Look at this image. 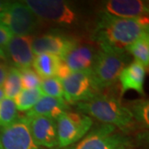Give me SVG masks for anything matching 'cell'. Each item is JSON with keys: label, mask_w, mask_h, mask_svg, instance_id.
I'll return each instance as SVG.
<instances>
[{"label": "cell", "mask_w": 149, "mask_h": 149, "mask_svg": "<svg viewBox=\"0 0 149 149\" xmlns=\"http://www.w3.org/2000/svg\"><path fill=\"white\" fill-rule=\"evenodd\" d=\"M148 17L122 18L103 13L93 34V41L100 48L126 52L138 39L148 32Z\"/></svg>", "instance_id": "obj_1"}, {"label": "cell", "mask_w": 149, "mask_h": 149, "mask_svg": "<svg viewBox=\"0 0 149 149\" xmlns=\"http://www.w3.org/2000/svg\"><path fill=\"white\" fill-rule=\"evenodd\" d=\"M77 109L96 119L126 131L134 123L129 108L124 106L117 97L99 93L90 100L77 104Z\"/></svg>", "instance_id": "obj_2"}, {"label": "cell", "mask_w": 149, "mask_h": 149, "mask_svg": "<svg viewBox=\"0 0 149 149\" xmlns=\"http://www.w3.org/2000/svg\"><path fill=\"white\" fill-rule=\"evenodd\" d=\"M127 62L126 52L100 48L92 68L94 80L100 91L111 86L118 80L120 73L127 66Z\"/></svg>", "instance_id": "obj_3"}, {"label": "cell", "mask_w": 149, "mask_h": 149, "mask_svg": "<svg viewBox=\"0 0 149 149\" xmlns=\"http://www.w3.org/2000/svg\"><path fill=\"white\" fill-rule=\"evenodd\" d=\"M58 145L67 147L82 139L91 129L92 118L85 114L65 111L56 120Z\"/></svg>", "instance_id": "obj_4"}, {"label": "cell", "mask_w": 149, "mask_h": 149, "mask_svg": "<svg viewBox=\"0 0 149 149\" xmlns=\"http://www.w3.org/2000/svg\"><path fill=\"white\" fill-rule=\"evenodd\" d=\"M61 83L65 100L69 104L90 100L100 91L94 80L92 70L71 72Z\"/></svg>", "instance_id": "obj_5"}, {"label": "cell", "mask_w": 149, "mask_h": 149, "mask_svg": "<svg viewBox=\"0 0 149 149\" xmlns=\"http://www.w3.org/2000/svg\"><path fill=\"white\" fill-rule=\"evenodd\" d=\"M35 14L42 20L61 25H72L76 21L73 8L60 0H26L23 2Z\"/></svg>", "instance_id": "obj_6"}, {"label": "cell", "mask_w": 149, "mask_h": 149, "mask_svg": "<svg viewBox=\"0 0 149 149\" xmlns=\"http://www.w3.org/2000/svg\"><path fill=\"white\" fill-rule=\"evenodd\" d=\"M37 17L22 2L10 3L0 13V23L16 36L31 35L37 26Z\"/></svg>", "instance_id": "obj_7"}, {"label": "cell", "mask_w": 149, "mask_h": 149, "mask_svg": "<svg viewBox=\"0 0 149 149\" xmlns=\"http://www.w3.org/2000/svg\"><path fill=\"white\" fill-rule=\"evenodd\" d=\"M116 127L104 124L81 140L74 149H126L129 142L116 132Z\"/></svg>", "instance_id": "obj_8"}, {"label": "cell", "mask_w": 149, "mask_h": 149, "mask_svg": "<svg viewBox=\"0 0 149 149\" xmlns=\"http://www.w3.org/2000/svg\"><path fill=\"white\" fill-rule=\"evenodd\" d=\"M99 51L100 47L94 41H74L71 47L61 59L71 72L92 70Z\"/></svg>", "instance_id": "obj_9"}, {"label": "cell", "mask_w": 149, "mask_h": 149, "mask_svg": "<svg viewBox=\"0 0 149 149\" xmlns=\"http://www.w3.org/2000/svg\"><path fill=\"white\" fill-rule=\"evenodd\" d=\"M2 149H38L32 139L26 118H17L0 132Z\"/></svg>", "instance_id": "obj_10"}, {"label": "cell", "mask_w": 149, "mask_h": 149, "mask_svg": "<svg viewBox=\"0 0 149 149\" xmlns=\"http://www.w3.org/2000/svg\"><path fill=\"white\" fill-rule=\"evenodd\" d=\"M32 139L37 147L53 148L58 145L56 120L45 116H25Z\"/></svg>", "instance_id": "obj_11"}, {"label": "cell", "mask_w": 149, "mask_h": 149, "mask_svg": "<svg viewBox=\"0 0 149 149\" xmlns=\"http://www.w3.org/2000/svg\"><path fill=\"white\" fill-rule=\"evenodd\" d=\"M32 35L15 36L12 37L6 47L7 55L11 59L14 67L17 69L28 68L32 65L34 53L32 51Z\"/></svg>", "instance_id": "obj_12"}, {"label": "cell", "mask_w": 149, "mask_h": 149, "mask_svg": "<svg viewBox=\"0 0 149 149\" xmlns=\"http://www.w3.org/2000/svg\"><path fill=\"white\" fill-rule=\"evenodd\" d=\"M148 2L142 0H109L103 4V13L122 18L148 16Z\"/></svg>", "instance_id": "obj_13"}, {"label": "cell", "mask_w": 149, "mask_h": 149, "mask_svg": "<svg viewBox=\"0 0 149 149\" xmlns=\"http://www.w3.org/2000/svg\"><path fill=\"white\" fill-rule=\"evenodd\" d=\"M74 40L60 34L47 33L33 38L32 51L34 55L52 54L62 58L73 45Z\"/></svg>", "instance_id": "obj_14"}, {"label": "cell", "mask_w": 149, "mask_h": 149, "mask_svg": "<svg viewBox=\"0 0 149 149\" xmlns=\"http://www.w3.org/2000/svg\"><path fill=\"white\" fill-rule=\"evenodd\" d=\"M145 75L146 68L136 61L125 66L118 77L122 94L128 91H134L139 94H143Z\"/></svg>", "instance_id": "obj_15"}, {"label": "cell", "mask_w": 149, "mask_h": 149, "mask_svg": "<svg viewBox=\"0 0 149 149\" xmlns=\"http://www.w3.org/2000/svg\"><path fill=\"white\" fill-rule=\"evenodd\" d=\"M68 103L63 98L42 95L36 104L26 113V116H45L55 120L68 109Z\"/></svg>", "instance_id": "obj_16"}, {"label": "cell", "mask_w": 149, "mask_h": 149, "mask_svg": "<svg viewBox=\"0 0 149 149\" xmlns=\"http://www.w3.org/2000/svg\"><path fill=\"white\" fill-rule=\"evenodd\" d=\"M61 58L52 54H40L34 57L32 66L42 78L56 77Z\"/></svg>", "instance_id": "obj_17"}, {"label": "cell", "mask_w": 149, "mask_h": 149, "mask_svg": "<svg viewBox=\"0 0 149 149\" xmlns=\"http://www.w3.org/2000/svg\"><path fill=\"white\" fill-rule=\"evenodd\" d=\"M127 52L134 56V61L143 65L145 68H148L149 65L148 32L145 33L130 47H128Z\"/></svg>", "instance_id": "obj_18"}, {"label": "cell", "mask_w": 149, "mask_h": 149, "mask_svg": "<svg viewBox=\"0 0 149 149\" xmlns=\"http://www.w3.org/2000/svg\"><path fill=\"white\" fill-rule=\"evenodd\" d=\"M40 88H35L31 90L22 89L20 93L14 98V103L17 110L28 111L36 104L39 99L42 96Z\"/></svg>", "instance_id": "obj_19"}, {"label": "cell", "mask_w": 149, "mask_h": 149, "mask_svg": "<svg viewBox=\"0 0 149 149\" xmlns=\"http://www.w3.org/2000/svg\"><path fill=\"white\" fill-rule=\"evenodd\" d=\"M3 89L4 91V95L8 99H14L22 91L21 74L19 69L16 67L8 68V71L3 85Z\"/></svg>", "instance_id": "obj_20"}, {"label": "cell", "mask_w": 149, "mask_h": 149, "mask_svg": "<svg viewBox=\"0 0 149 149\" xmlns=\"http://www.w3.org/2000/svg\"><path fill=\"white\" fill-rule=\"evenodd\" d=\"M17 110L13 100L4 98L0 101V126L4 128L16 121Z\"/></svg>", "instance_id": "obj_21"}, {"label": "cell", "mask_w": 149, "mask_h": 149, "mask_svg": "<svg viewBox=\"0 0 149 149\" xmlns=\"http://www.w3.org/2000/svg\"><path fill=\"white\" fill-rule=\"evenodd\" d=\"M39 88L43 95L54 97V98L64 97V90H63L61 80L56 77L42 79Z\"/></svg>", "instance_id": "obj_22"}, {"label": "cell", "mask_w": 149, "mask_h": 149, "mask_svg": "<svg viewBox=\"0 0 149 149\" xmlns=\"http://www.w3.org/2000/svg\"><path fill=\"white\" fill-rule=\"evenodd\" d=\"M133 113V118L139 123H143L145 127L149 124V104L148 100H136L133 102L132 108L129 109Z\"/></svg>", "instance_id": "obj_23"}, {"label": "cell", "mask_w": 149, "mask_h": 149, "mask_svg": "<svg viewBox=\"0 0 149 149\" xmlns=\"http://www.w3.org/2000/svg\"><path fill=\"white\" fill-rule=\"evenodd\" d=\"M21 74L22 85L23 89L31 90L39 88L42 83V78L38 75L37 72L31 67L19 69Z\"/></svg>", "instance_id": "obj_24"}, {"label": "cell", "mask_w": 149, "mask_h": 149, "mask_svg": "<svg viewBox=\"0 0 149 149\" xmlns=\"http://www.w3.org/2000/svg\"><path fill=\"white\" fill-rule=\"evenodd\" d=\"M13 37V33L8 27L0 23V48L3 50Z\"/></svg>", "instance_id": "obj_25"}, {"label": "cell", "mask_w": 149, "mask_h": 149, "mask_svg": "<svg viewBox=\"0 0 149 149\" xmlns=\"http://www.w3.org/2000/svg\"><path fill=\"white\" fill-rule=\"evenodd\" d=\"M70 73H71V71L69 69V67L67 66V65L65 64L64 61L61 59V61L60 65H59V68L57 70V73H56V77L60 79L61 80H62L65 77H67Z\"/></svg>", "instance_id": "obj_26"}, {"label": "cell", "mask_w": 149, "mask_h": 149, "mask_svg": "<svg viewBox=\"0 0 149 149\" xmlns=\"http://www.w3.org/2000/svg\"><path fill=\"white\" fill-rule=\"evenodd\" d=\"M8 71V65L3 61H2V60H0V87H3V85Z\"/></svg>", "instance_id": "obj_27"}, {"label": "cell", "mask_w": 149, "mask_h": 149, "mask_svg": "<svg viewBox=\"0 0 149 149\" xmlns=\"http://www.w3.org/2000/svg\"><path fill=\"white\" fill-rule=\"evenodd\" d=\"M10 3V2H5V1H0V13L3 12L7 8V7Z\"/></svg>", "instance_id": "obj_28"}, {"label": "cell", "mask_w": 149, "mask_h": 149, "mask_svg": "<svg viewBox=\"0 0 149 149\" xmlns=\"http://www.w3.org/2000/svg\"><path fill=\"white\" fill-rule=\"evenodd\" d=\"M4 96H5V95H4V91H3V87H0V101L5 98Z\"/></svg>", "instance_id": "obj_29"}, {"label": "cell", "mask_w": 149, "mask_h": 149, "mask_svg": "<svg viewBox=\"0 0 149 149\" xmlns=\"http://www.w3.org/2000/svg\"><path fill=\"white\" fill-rule=\"evenodd\" d=\"M6 54L3 52V50L2 48H0V60H3V59H5Z\"/></svg>", "instance_id": "obj_30"}, {"label": "cell", "mask_w": 149, "mask_h": 149, "mask_svg": "<svg viewBox=\"0 0 149 149\" xmlns=\"http://www.w3.org/2000/svg\"><path fill=\"white\" fill-rule=\"evenodd\" d=\"M0 149H2V148H1V144H0Z\"/></svg>", "instance_id": "obj_31"}]
</instances>
